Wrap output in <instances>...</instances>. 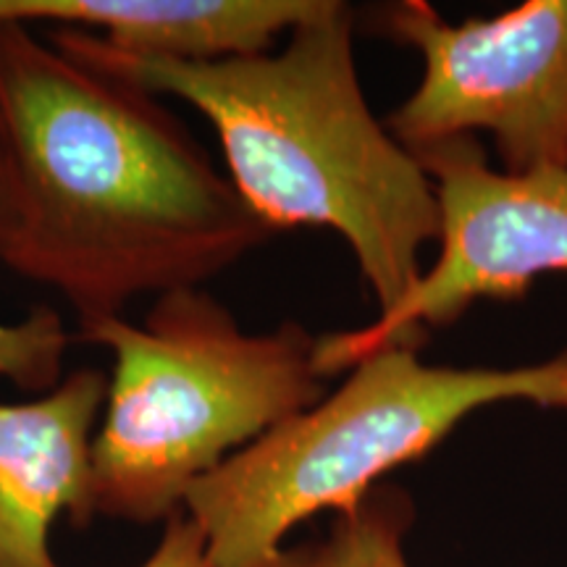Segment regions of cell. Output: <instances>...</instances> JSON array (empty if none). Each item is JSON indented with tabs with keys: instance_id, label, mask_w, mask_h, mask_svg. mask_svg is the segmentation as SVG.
<instances>
[{
	"instance_id": "cell-1",
	"label": "cell",
	"mask_w": 567,
	"mask_h": 567,
	"mask_svg": "<svg viewBox=\"0 0 567 567\" xmlns=\"http://www.w3.org/2000/svg\"><path fill=\"white\" fill-rule=\"evenodd\" d=\"M0 137L17 221L6 268L76 326L197 289L274 237L153 92L0 24Z\"/></svg>"
},
{
	"instance_id": "cell-2",
	"label": "cell",
	"mask_w": 567,
	"mask_h": 567,
	"mask_svg": "<svg viewBox=\"0 0 567 567\" xmlns=\"http://www.w3.org/2000/svg\"><path fill=\"white\" fill-rule=\"evenodd\" d=\"M352 30L350 6L321 0L276 53L142 59L61 27L48 42L113 80L200 111L243 200L274 231L334 229L386 313L423 274L421 250L439 239L442 216L429 174L368 109Z\"/></svg>"
},
{
	"instance_id": "cell-3",
	"label": "cell",
	"mask_w": 567,
	"mask_h": 567,
	"mask_svg": "<svg viewBox=\"0 0 567 567\" xmlns=\"http://www.w3.org/2000/svg\"><path fill=\"white\" fill-rule=\"evenodd\" d=\"M74 339L113 354L92 442V509L113 520H168L197 478L323 396L318 337L300 323L247 334L200 287L161 295L142 323L101 318Z\"/></svg>"
},
{
	"instance_id": "cell-4",
	"label": "cell",
	"mask_w": 567,
	"mask_h": 567,
	"mask_svg": "<svg viewBox=\"0 0 567 567\" xmlns=\"http://www.w3.org/2000/svg\"><path fill=\"white\" fill-rule=\"evenodd\" d=\"M499 402L567 410V350L534 365H429L386 347L297 413L197 478L184 496L210 567H308L284 538L323 509L350 513L386 473L442 444L467 415Z\"/></svg>"
},
{
	"instance_id": "cell-5",
	"label": "cell",
	"mask_w": 567,
	"mask_h": 567,
	"mask_svg": "<svg viewBox=\"0 0 567 567\" xmlns=\"http://www.w3.org/2000/svg\"><path fill=\"white\" fill-rule=\"evenodd\" d=\"M379 19L381 34L423 59L421 84L386 118L408 153L484 130L507 174L563 166L567 0H528L463 24H450L425 0H402Z\"/></svg>"
},
{
	"instance_id": "cell-6",
	"label": "cell",
	"mask_w": 567,
	"mask_h": 567,
	"mask_svg": "<svg viewBox=\"0 0 567 567\" xmlns=\"http://www.w3.org/2000/svg\"><path fill=\"white\" fill-rule=\"evenodd\" d=\"M439 200L436 264L371 326L318 337L316 368L331 375L386 347H417L478 300H523L538 274H567V168L494 172L476 137L413 153Z\"/></svg>"
},
{
	"instance_id": "cell-7",
	"label": "cell",
	"mask_w": 567,
	"mask_h": 567,
	"mask_svg": "<svg viewBox=\"0 0 567 567\" xmlns=\"http://www.w3.org/2000/svg\"><path fill=\"white\" fill-rule=\"evenodd\" d=\"M109 379L80 368L30 402H0V567H59L51 526L69 513L87 526L92 509V442Z\"/></svg>"
},
{
	"instance_id": "cell-8",
	"label": "cell",
	"mask_w": 567,
	"mask_h": 567,
	"mask_svg": "<svg viewBox=\"0 0 567 567\" xmlns=\"http://www.w3.org/2000/svg\"><path fill=\"white\" fill-rule=\"evenodd\" d=\"M321 0H0V24L51 21L118 53L224 61L271 51Z\"/></svg>"
},
{
	"instance_id": "cell-9",
	"label": "cell",
	"mask_w": 567,
	"mask_h": 567,
	"mask_svg": "<svg viewBox=\"0 0 567 567\" xmlns=\"http://www.w3.org/2000/svg\"><path fill=\"white\" fill-rule=\"evenodd\" d=\"M415 505L405 488L379 484L360 505L334 517L326 542L305 547L308 567H410L405 538Z\"/></svg>"
},
{
	"instance_id": "cell-10",
	"label": "cell",
	"mask_w": 567,
	"mask_h": 567,
	"mask_svg": "<svg viewBox=\"0 0 567 567\" xmlns=\"http://www.w3.org/2000/svg\"><path fill=\"white\" fill-rule=\"evenodd\" d=\"M71 342L59 310L38 305L21 321L0 323V375L24 392H51L61 384Z\"/></svg>"
},
{
	"instance_id": "cell-11",
	"label": "cell",
	"mask_w": 567,
	"mask_h": 567,
	"mask_svg": "<svg viewBox=\"0 0 567 567\" xmlns=\"http://www.w3.org/2000/svg\"><path fill=\"white\" fill-rule=\"evenodd\" d=\"M140 567H210L200 526L182 513L168 517L161 544Z\"/></svg>"
},
{
	"instance_id": "cell-12",
	"label": "cell",
	"mask_w": 567,
	"mask_h": 567,
	"mask_svg": "<svg viewBox=\"0 0 567 567\" xmlns=\"http://www.w3.org/2000/svg\"><path fill=\"white\" fill-rule=\"evenodd\" d=\"M13 221H17V203H13V184H11L9 158H6L3 137H0V260H3V255L11 245Z\"/></svg>"
},
{
	"instance_id": "cell-13",
	"label": "cell",
	"mask_w": 567,
	"mask_h": 567,
	"mask_svg": "<svg viewBox=\"0 0 567 567\" xmlns=\"http://www.w3.org/2000/svg\"><path fill=\"white\" fill-rule=\"evenodd\" d=\"M563 166L567 168V147H565V161H563Z\"/></svg>"
}]
</instances>
